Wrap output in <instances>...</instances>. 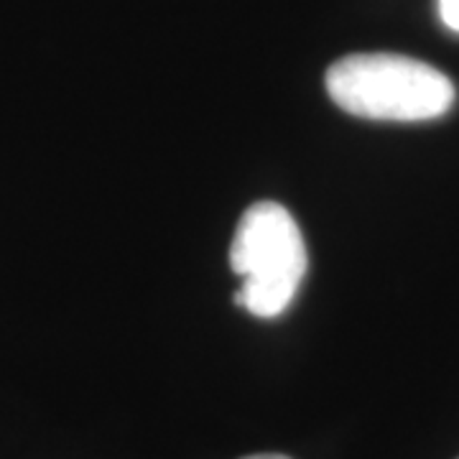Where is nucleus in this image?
I'll use <instances>...</instances> for the list:
<instances>
[{
    "label": "nucleus",
    "mask_w": 459,
    "mask_h": 459,
    "mask_svg": "<svg viewBox=\"0 0 459 459\" xmlns=\"http://www.w3.org/2000/svg\"><path fill=\"white\" fill-rule=\"evenodd\" d=\"M307 246L294 214L279 202L247 207L230 246V268L240 279L235 304L261 319L279 316L307 276Z\"/></svg>",
    "instance_id": "2"
},
{
    "label": "nucleus",
    "mask_w": 459,
    "mask_h": 459,
    "mask_svg": "<svg viewBox=\"0 0 459 459\" xmlns=\"http://www.w3.org/2000/svg\"><path fill=\"white\" fill-rule=\"evenodd\" d=\"M327 92L365 120L424 123L455 105V84L437 66L401 54H350L327 69Z\"/></svg>",
    "instance_id": "1"
},
{
    "label": "nucleus",
    "mask_w": 459,
    "mask_h": 459,
    "mask_svg": "<svg viewBox=\"0 0 459 459\" xmlns=\"http://www.w3.org/2000/svg\"><path fill=\"white\" fill-rule=\"evenodd\" d=\"M243 459H289L283 455H253V457H243Z\"/></svg>",
    "instance_id": "4"
},
{
    "label": "nucleus",
    "mask_w": 459,
    "mask_h": 459,
    "mask_svg": "<svg viewBox=\"0 0 459 459\" xmlns=\"http://www.w3.org/2000/svg\"><path fill=\"white\" fill-rule=\"evenodd\" d=\"M439 16L446 29L459 33V0H439Z\"/></svg>",
    "instance_id": "3"
}]
</instances>
